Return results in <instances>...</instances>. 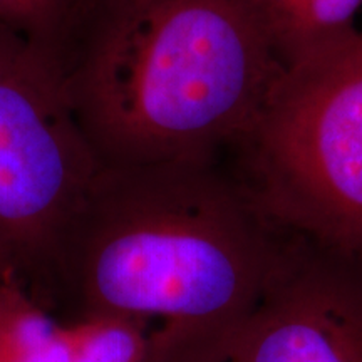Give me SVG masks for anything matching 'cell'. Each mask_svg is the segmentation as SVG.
I'll return each mask as SVG.
<instances>
[{
    "label": "cell",
    "instance_id": "cell-1",
    "mask_svg": "<svg viewBox=\"0 0 362 362\" xmlns=\"http://www.w3.org/2000/svg\"><path fill=\"white\" fill-rule=\"evenodd\" d=\"M287 237L218 160L103 165L34 298L61 322L143 317L185 354L215 352L259 302Z\"/></svg>",
    "mask_w": 362,
    "mask_h": 362
},
{
    "label": "cell",
    "instance_id": "cell-2",
    "mask_svg": "<svg viewBox=\"0 0 362 362\" xmlns=\"http://www.w3.org/2000/svg\"><path fill=\"white\" fill-rule=\"evenodd\" d=\"M40 51L111 166L218 160L285 71L247 0H81Z\"/></svg>",
    "mask_w": 362,
    "mask_h": 362
},
{
    "label": "cell",
    "instance_id": "cell-3",
    "mask_svg": "<svg viewBox=\"0 0 362 362\" xmlns=\"http://www.w3.org/2000/svg\"><path fill=\"white\" fill-rule=\"evenodd\" d=\"M232 149V173L272 223L362 262V29L285 69Z\"/></svg>",
    "mask_w": 362,
    "mask_h": 362
},
{
    "label": "cell",
    "instance_id": "cell-4",
    "mask_svg": "<svg viewBox=\"0 0 362 362\" xmlns=\"http://www.w3.org/2000/svg\"><path fill=\"white\" fill-rule=\"evenodd\" d=\"M101 166L49 57L0 24V275L35 297Z\"/></svg>",
    "mask_w": 362,
    "mask_h": 362
},
{
    "label": "cell",
    "instance_id": "cell-5",
    "mask_svg": "<svg viewBox=\"0 0 362 362\" xmlns=\"http://www.w3.org/2000/svg\"><path fill=\"white\" fill-rule=\"evenodd\" d=\"M206 359L362 362V262L288 233L259 302Z\"/></svg>",
    "mask_w": 362,
    "mask_h": 362
},
{
    "label": "cell",
    "instance_id": "cell-6",
    "mask_svg": "<svg viewBox=\"0 0 362 362\" xmlns=\"http://www.w3.org/2000/svg\"><path fill=\"white\" fill-rule=\"evenodd\" d=\"M284 69L327 56L356 35L362 0H247Z\"/></svg>",
    "mask_w": 362,
    "mask_h": 362
},
{
    "label": "cell",
    "instance_id": "cell-7",
    "mask_svg": "<svg viewBox=\"0 0 362 362\" xmlns=\"http://www.w3.org/2000/svg\"><path fill=\"white\" fill-rule=\"evenodd\" d=\"M69 362H175L181 342L156 320L106 314L62 322Z\"/></svg>",
    "mask_w": 362,
    "mask_h": 362
},
{
    "label": "cell",
    "instance_id": "cell-8",
    "mask_svg": "<svg viewBox=\"0 0 362 362\" xmlns=\"http://www.w3.org/2000/svg\"><path fill=\"white\" fill-rule=\"evenodd\" d=\"M0 362H69L64 324L11 274L0 275Z\"/></svg>",
    "mask_w": 362,
    "mask_h": 362
},
{
    "label": "cell",
    "instance_id": "cell-9",
    "mask_svg": "<svg viewBox=\"0 0 362 362\" xmlns=\"http://www.w3.org/2000/svg\"><path fill=\"white\" fill-rule=\"evenodd\" d=\"M81 0H0V24L35 47L47 49L64 33Z\"/></svg>",
    "mask_w": 362,
    "mask_h": 362
},
{
    "label": "cell",
    "instance_id": "cell-10",
    "mask_svg": "<svg viewBox=\"0 0 362 362\" xmlns=\"http://www.w3.org/2000/svg\"><path fill=\"white\" fill-rule=\"evenodd\" d=\"M189 362H220V361H211V359H198V361H189Z\"/></svg>",
    "mask_w": 362,
    "mask_h": 362
}]
</instances>
